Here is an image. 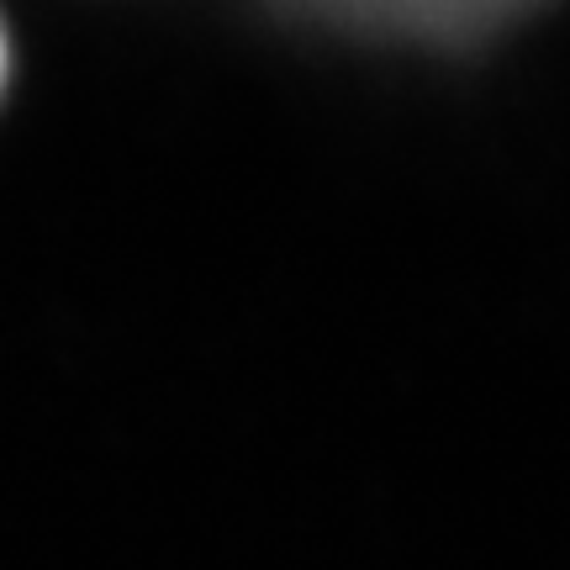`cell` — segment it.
Wrapping results in <instances>:
<instances>
[{
  "instance_id": "cell-1",
  "label": "cell",
  "mask_w": 570,
  "mask_h": 570,
  "mask_svg": "<svg viewBox=\"0 0 570 570\" xmlns=\"http://www.w3.org/2000/svg\"><path fill=\"white\" fill-rule=\"evenodd\" d=\"M6 80H11V32H6V17H0V96H6Z\"/></svg>"
}]
</instances>
